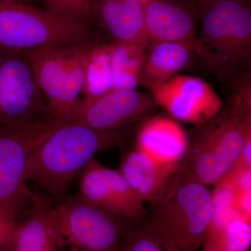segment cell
Segmentation results:
<instances>
[{
  "label": "cell",
  "instance_id": "6",
  "mask_svg": "<svg viewBox=\"0 0 251 251\" xmlns=\"http://www.w3.org/2000/svg\"><path fill=\"white\" fill-rule=\"evenodd\" d=\"M59 251H115L130 227L126 220L80 195L51 208Z\"/></svg>",
  "mask_w": 251,
  "mask_h": 251
},
{
  "label": "cell",
  "instance_id": "28",
  "mask_svg": "<svg viewBox=\"0 0 251 251\" xmlns=\"http://www.w3.org/2000/svg\"><path fill=\"white\" fill-rule=\"evenodd\" d=\"M12 1H18V2L26 3V4H28L30 0H12Z\"/></svg>",
  "mask_w": 251,
  "mask_h": 251
},
{
  "label": "cell",
  "instance_id": "16",
  "mask_svg": "<svg viewBox=\"0 0 251 251\" xmlns=\"http://www.w3.org/2000/svg\"><path fill=\"white\" fill-rule=\"evenodd\" d=\"M145 30L149 41L184 43L194 46L197 36L191 15L166 1H150L144 6Z\"/></svg>",
  "mask_w": 251,
  "mask_h": 251
},
{
  "label": "cell",
  "instance_id": "19",
  "mask_svg": "<svg viewBox=\"0 0 251 251\" xmlns=\"http://www.w3.org/2000/svg\"><path fill=\"white\" fill-rule=\"evenodd\" d=\"M114 72L110 44L90 42L86 54L85 83L82 94L85 98L95 97L113 90Z\"/></svg>",
  "mask_w": 251,
  "mask_h": 251
},
{
  "label": "cell",
  "instance_id": "5",
  "mask_svg": "<svg viewBox=\"0 0 251 251\" xmlns=\"http://www.w3.org/2000/svg\"><path fill=\"white\" fill-rule=\"evenodd\" d=\"M88 26L56 17L26 3L0 0V51L27 52L90 41Z\"/></svg>",
  "mask_w": 251,
  "mask_h": 251
},
{
  "label": "cell",
  "instance_id": "31",
  "mask_svg": "<svg viewBox=\"0 0 251 251\" xmlns=\"http://www.w3.org/2000/svg\"><path fill=\"white\" fill-rule=\"evenodd\" d=\"M139 1H141V0H139Z\"/></svg>",
  "mask_w": 251,
  "mask_h": 251
},
{
  "label": "cell",
  "instance_id": "15",
  "mask_svg": "<svg viewBox=\"0 0 251 251\" xmlns=\"http://www.w3.org/2000/svg\"><path fill=\"white\" fill-rule=\"evenodd\" d=\"M136 149L163 164H179L187 153V135L173 119L153 117L140 128Z\"/></svg>",
  "mask_w": 251,
  "mask_h": 251
},
{
  "label": "cell",
  "instance_id": "14",
  "mask_svg": "<svg viewBox=\"0 0 251 251\" xmlns=\"http://www.w3.org/2000/svg\"><path fill=\"white\" fill-rule=\"evenodd\" d=\"M91 6L92 13L114 42L148 43L144 6L139 0H93Z\"/></svg>",
  "mask_w": 251,
  "mask_h": 251
},
{
  "label": "cell",
  "instance_id": "1",
  "mask_svg": "<svg viewBox=\"0 0 251 251\" xmlns=\"http://www.w3.org/2000/svg\"><path fill=\"white\" fill-rule=\"evenodd\" d=\"M123 139L118 130L98 131L67 122L28 155L25 180L62 199L96 153L120 145Z\"/></svg>",
  "mask_w": 251,
  "mask_h": 251
},
{
  "label": "cell",
  "instance_id": "13",
  "mask_svg": "<svg viewBox=\"0 0 251 251\" xmlns=\"http://www.w3.org/2000/svg\"><path fill=\"white\" fill-rule=\"evenodd\" d=\"M119 171L143 202L156 204L179 179L180 163L163 164L136 149L126 155Z\"/></svg>",
  "mask_w": 251,
  "mask_h": 251
},
{
  "label": "cell",
  "instance_id": "7",
  "mask_svg": "<svg viewBox=\"0 0 251 251\" xmlns=\"http://www.w3.org/2000/svg\"><path fill=\"white\" fill-rule=\"evenodd\" d=\"M154 205L151 221L178 251H198L202 247L212 217L211 193L206 186L178 179Z\"/></svg>",
  "mask_w": 251,
  "mask_h": 251
},
{
  "label": "cell",
  "instance_id": "12",
  "mask_svg": "<svg viewBox=\"0 0 251 251\" xmlns=\"http://www.w3.org/2000/svg\"><path fill=\"white\" fill-rule=\"evenodd\" d=\"M151 92L153 102L176 120L192 125H204L222 108L213 87L197 77L176 74Z\"/></svg>",
  "mask_w": 251,
  "mask_h": 251
},
{
  "label": "cell",
  "instance_id": "29",
  "mask_svg": "<svg viewBox=\"0 0 251 251\" xmlns=\"http://www.w3.org/2000/svg\"><path fill=\"white\" fill-rule=\"evenodd\" d=\"M203 251H214L209 250V249H206V248H203Z\"/></svg>",
  "mask_w": 251,
  "mask_h": 251
},
{
  "label": "cell",
  "instance_id": "3",
  "mask_svg": "<svg viewBox=\"0 0 251 251\" xmlns=\"http://www.w3.org/2000/svg\"><path fill=\"white\" fill-rule=\"evenodd\" d=\"M193 50L213 70L235 74L251 60V9L237 0H221L203 18Z\"/></svg>",
  "mask_w": 251,
  "mask_h": 251
},
{
  "label": "cell",
  "instance_id": "30",
  "mask_svg": "<svg viewBox=\"0 0 251 251\" xmlns=\"http://www.w3.org/2000/svg\"><path fill=\"white\" fill-rule=\"evenodd\" d=\"M221 1V0H216V2H217V1Z\"/></svg>",
  "mask_w": 251,
  "mask_h": 251
},
{
  "label": "cell",
  "instance_id": "22",
  "mask_svg": "<svg viewBox=\"0 0 251 251\" xmlns=\"http://www.w3.org/2000/svg\"><path fill=\"white\" fill-rule=\"evenodd\" d=\"M115 251H178L151 220L125 234Z\"/></svg>",
  "mask_w": 251,
  "mask_h": 251
},
{
  "label": "cell",
  "instance_id": "9",
  "mask_svg": "<svg viewBox=\"0 0 251 251\" xmlns=\"http://www.w3.org/2000/svg\"><path fill=\"white\" fill-rule=\"evenodd\" d=\"M67 122L44 119L12 133L0 135V211L15 221L21 206L31 200L25 180L28 155L39 143Z\"/></svg>",
  "mask_w": 251,
  "mask_h": 251
},
{
  "label": "cell",
  "instance_id": "24",
  "mask_svg": "<svg viewBox=\"0 0 251 251\" xmlns=\"http://www.w3.org/2000/svg\"><path fill=\"white\" fill-rule=\"evenodd\" d=\"M211 193L212 217L209 229H215L239 215L233 206L234 190L224 186H216ZM240 216V215H239Z\"/></svg>",
  "mask_w": 251,
  "mask_h": 251
},
{
  "label": "cell",
  "instance_id": "10",
  "mask_svg": "<svg viewBox=\"0 0 251 251\" xmlns=\"http://www.w3.org/2000/svg\"><path fill=\"white\" fill-rule=\"evenodd\" d=\"M81 198L112 214L136 222L145 214L144 202L119 171L110 169L92 158L79 174Z\"/></svg>",
  "mask_w": 251,
  "mask_h": 251
},
{
  "label": "cell",
  "instance_id": "18",
  "mask_svg": "<svg viewBox=\"0 0 251 251\" xmlns=\"http://www.w3.org/2000/svg\"><path fill=\"white\" fill-rule=\"evenodd\" d=\"M30 218L17 226L13 242L14 251H59L51 207L33 194Z\"/></svg>",
  "mask_w": 251,
  "mask_h": 251
},
{
  "label": "cell",
  "instance_id": "8",
  "mask_svg": "<svg viewBox=\"0 0 251 251\" xmlns=\"http://www.w3.org/2000/svg\"><path fill=\"white\" fill-rule=\"evenodd\" d=\"M48 118L52 117L25 52L0 51V135Z\"/></svg>",
  "mask_w": 251,
  "mask_h": 251
},
{
  "label": "cell",
  "instance_id": "25",
  "mask_svg": "<svg viewBox=\"0 0 251 251\" xmlns=\"http://www.w3.org/2000/svg\"><path fill=\"white\" fill-rule=\"evenodd\" d=\"M17 226L0 211V249L12 248Z\"/></svg>",
  "mask_w": 251,
  "mask_h": 251
},
{
  "label": "cell",
  "instance_id": "26",
  "mask_svg": "<svg viewBox=\"0 0 251 251\" xmlns=\"http://www.w3.org/2000/svg\"><path fill=\"white\" fill-rule=\"evenodd\" d=\"M233 206L239 215L251 221V191L234 190Z\"/></svg>",
  "mask_w": 251,
  "mask_h": 251
},
{
  "label": "cell",
  "instance_id": "11",
  "mask_svg": "<svg viewBox=\"0 0 251 251\" xmlns=\"http://www.w3.org/2000/svg\"><path fill=\"white\" fill-rule=\"evenodd\" d=\"M152 105L151 99L135 89L112 90L80 99L65 122L98 131L118 130L148 111Z\"/></svg>",
  "mask_w": 251,
  "mask_h": 251
},
{
  "label": "cell",
  "instance_id": "2",
  "mask_svg": "<svg viewBox=\"0 0 251 251\" xmlns=\"http://www.w3.org/2000/svg\"><path fill=\"white\" fill-rule=\"evenodd\" d=\"M251 84L242 86L230 106L206 122L180 163L181 182L215 184L226 173L251 135Z\"/></svg>",
  "mask_w": 251,
  "mask_h": 251
},
{
  "label": "cell",
  "instance_id": "21",
  "mask_svg": "<svg viewBox=\"0 0 251 251\" xmlns=\"http://www.w3.org/2000/svg\"><path fill=\"white\" fill-rule=\"evenodd\" d=\"M251 244V221L237 215L209 229L203 248L214 251H248Z\"/></svg>",
  "mask_w": 251,
  "mask_h": 251
},
{
  "label": "cell",
  "instance_id": "23",
  "mask_svg": "<svg viewBox=\"0 0 251 251\" xmlns=\"http://www.w3.org/2000/svg\"><path fill=\"white\" fill-rule=\"evenodd\" d=\"M46 11L69 22L87 25L92 16L91 0H43Z\"/></svg>",
  "mask_w": 251,
  "mask_h": 251
},
{
  "label": "cell",
  "instance_id": "20",
  "mask_svg": "<svg viewBox=\"0 0 251 251\" xmlns=\"http://www.w3.org/2000/svg\"><path fill=\"white\" fill-rule=\"evenodd\" d=\"M148 44H110L114 72L113 90L136 88Z\"/></svg>",
  "mask_w": 251,
  "mask_h": 251
},
{
  "label": "cell",
  "instance_id": "4",
  "mask_svg": "<svg viewBox=\"0 0 251 251\" xmlns=\"http://www.w3.org/2000/svg\"><path fill=\"white\" fill-rule=\"evenodd\" d=\"M90 41L48 46L25 52L52 118L65 121L80 100Z\"/></svg>",
  "mask_w": 251,
  "mask_h": 251
},
{
  "label": "cell",
  "instance_id": "27",
  "mask_svg": "<svg viewBox=\"0 0 251 251\" xmlns=\"http://www.w3.org/2000/svg\"><path fill=\"white\" fill-rule=\"evenodd\" d=\"M251 169V135L248 136L240 152L228 171Z\"/></svg>",
  "mask_w": 251,
  "mask_h": 251
},
{
  "label": "cell",
  "instance_id": "17",
  "mask_svg": "<svg viewBox=\"0 0 251 251\" xmlns=\"http://www.w3.org/2000/svg\"><path fill=\"white\" fill-rule=\"evenodd\" d=\"M192 51L184 43L148 41L138 83L154 90L186 67Z\"/></svg>",
  "mask_w": 251,
  "mask_h": 251
}]
</instances>
